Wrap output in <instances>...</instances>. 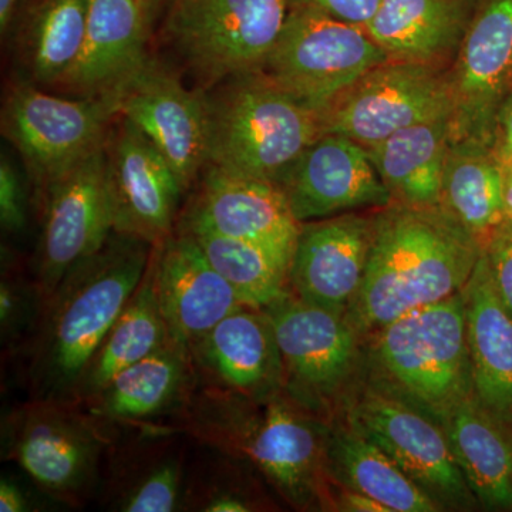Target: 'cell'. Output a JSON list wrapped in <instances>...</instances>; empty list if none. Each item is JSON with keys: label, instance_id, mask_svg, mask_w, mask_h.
<instances>
[{"label": "cell", "instance_id": "cell-1", "mask_svg": "<svg viewBox=\"0 0 512 512\" xmlns=\"http://www.w3.org/2000/svg\"><path fill=\"white\" fill-rule=\"evenodd\" d=\"M175 427L194 443L251 464L291 507L329 505L328 424L284 389L249 396L198 384Z\"/></svg>", "mask_w": 512, "mask_h": 512}, {"label": "cell", "instance_id": "cell-2", "mask_svg": "<svg viewBox=\"0 0 512 512\" xmlns=\"http://www.w3.org/2000/svg\"><path fill=\"white\" fill-rule=\"evenodd\" d=\"M153 245L113 232L42 306L25 352L32 399L70 400L97 348L146 275Z\"/></svg>", "mask_w": 512, "mask_h": 512}, {"label": "cell", "instance_id": "cell-3", "mask_svg": "<svg viewBox=\"0 0 512 512\" xmlns=\"http://www.w3.org/2000/svg\"><path fill=\"white\" fill-rule=\"evenodd\" d=\"M483 248L441 205L392 202L375 214L365 278L345 315L362 338L461 292Z\"/></svg>", "mask_w": 512, "mask_h": 512}, {"label": "cell", "instance_id": "cell-4", "mask_svg": "<svg viewBox=\"0 0 512 512\" xmlns=\"http://www.w3.org/2000/svg\"><path fill=\"white\" fill-rule=\"evenodd\" d=\"M208 97V163L229 173L279 183L320 134L315 110L264 73L232 77Z\"/></svg>", "mask_w": 512, "mask_h": 512}, {"label": "cell", "instance_id": "cell-5", "mask_svg": "<svg viewBox=\"0 0 512 512\" xmlns=\"http://www.w3.org/2000/svg\"><path fill=\"white\" fill-rule=\"evenodd\" d=\"M367 338L373 377L431 413L476 393L463 291L414 309Z\"/></svg>", "mask_w": 512, "mask_h": 512}, {"label": "cell", "instance_id": "cell-6", "mask_svg": "<svg viewBox=\"0 0 512 512\" xmlns=\"http://www.w3.org/2000/svg\"><path fill=\"white\" fill-rule=\"evenodd\" d=\"M3 456L50 497L83 507L99 493L109 431L79 403L32 399L2 424Z\"/></svg>", "mask_w": 512, "mask_h": 512}, {"label": "cell", "instance_id": "cell-7", "mask_svg": "<svg viewBox=\"0 0 512 512\" xmlns=\"http://www.w3.org/2000/svg\"><path fill=\"white\" fill-rule=\"evenodd\" d=\"M340 403L345 420L389 454L441 510L480 505L436 414L376 377Z\"/></svg>", "mask_w": 512, "mask_h": 512}, {"label": "cell", "instance_id": "cell-8", "mask_svg": "<svg viewBox=\"0 0 512 512\" xmlns=\"http://www.w3.org/2000/svg\"><path fill=\"white\" fill-rule=\"evenodd\" d=\"M291 0H173L164 32L208 82L261 72L281 36Z\"/></svg>", "mask_w": 512, "mask_h": 512}, {"label": "cell", "instance_id": "cell-9", "mask_svg": "<svg viewBox=\"0 0 512 512\" xmlns=\"http://www.w3.org/2000/svg\"><path fill=\"white\" fill-rule=\"evenodd\" d=\"M387 60L392 59L365 28L292 3L261 73L319 113L359 77Z\"/></svg>", "mask_w": 512, "mask_h": 512}, {"label": "cell", "instance_id": "cell-10", "mask_svg": "<svg viewBox=\"0 0 512 512\" xmlns=\"http://www.w3.org/2000/svg\"><path fill=\"white\" fill-rule=\"evenodd\" d=\"M116 117L110 100L52 96L22 82L6 94L2 133L25 161L40 202L53 181L104 146Z\"/></svg>", "mask_w": 512, "mask_h": 512}, {"label": "cell", "instance_id": "cell-11", "mask_svg": "<svg viewBox=\"0 0 512 512\" xmlns=\"http://www.w3.org/2000/svg\"><path fill=\"white\" fill-rule=\"evenodd\" d=\"M264 311L281 353L285 392L319 416L342 402L360 366L362 339L345 313L302 301L291 291Z\"/></svg>", "mask_w": 512, "mask_h": 512}, {"label": "cell", "instance_id": "cell-12", "mask_svg": "<svg viewBox=\"0 0 512 512\" xmlns=\"http://www.w3.org/2000/svg\"><path fill=\"white\" fill-rule=\"evenodd\" d=\"M320 134L370 148L403 128L451 116L448 76L426 64L387 60L319 111Z\"/></svg>", "mask_w": 512, "mask_h": 512}, {"label": "cell", "instance_id": "cell-13", "mask_svg": "<svg viewBox=\"0 0 512 512\" xmlns=\"http://www.w3.org/2000/svg\"><path fill=\"white\" fill-rule=\"evenodd\" d=\"M40 208L33 281L43 306L66 275L96 254L114 232L106 143L53 181Z\"/></svg>", "mask_w": 512, "mask_h": 512}, {"label": "cell", "instance_id": "cell-14", "mask_svg": "<svg viewBox=\"0 0 512 512\" xmlns=\"http://www.w3.org/2000/svg\"><path fill=\"white\" fill-rule=\"evenodd\" d=\"M111 101L117 116L158 148L187 191L208 163L207 96L185 89L173 73L148 59Z\"/></svg>", "mask_w": 512, "mask_h": 512}, {"label": "cell", "instance_id": "cell-15", "mask_svg": "<svg viewBox=\"0 0 512 512\" xmlns=\"http://www.w3.org/2000/svg\"><path fill=\"white\" fill-rule=\"evenodd\" d=\"M448 84L451 141L491 146L495 116L512 87V0H478Z\"/></svg>", "mask_w": 512, "mask_h": 512}, {"label": "cell", "instance_id": "cell-16", "mask_svg": "<svg viewBox=\"0 0 512 512\" xmlns=\"http://www.w3.org/2000/svg\"><path fill=\"white\" fill-rule=\"evenodd\" d=\"M114 232L158 245L177 228L183 187L158 148L117 116L106 140Z\"/></svg>", "mask_w": 512, "mask_h": 512}, {"label": "cell", "instance_id": "cell-17", "mask_svg": "<svg viewBox=\"0 0 512 512\" xmlns=\"http://www.w3.org/2000/svg\"><path fill=\"white\" fill-rule=\"evenodd\" d=\"M99 494L110 511H183L190 437L175 426L111 433Z\"/></svg>", "mask_w": 512, "mask_h": 512}, {"label": "cell", "instance_id": "cell-18", "mask_svg": "<svg viewBox=\"0 0 512 512\" xmlns=\"http://www.w3.org/2000/svg\"><path fill=\"white\" fill-rule=\"evenodd\" d=\"M278 185L301 224L393 202L366 148L340 134L316 138Z\"/></svg>", "mask_w": 512, "mask_h": 512}, {"label": "cell", "instance_id": "cell-19", "mask_svg": "<svg viewBox=\"0 0 512 512\" xmlns=\"http://www.w3.org/2000/svg\"><path fill=\"white\" fill-rule=\"evenodd\" d=\"M200 190L175 231H210L248 239L293 255L301 222L293 217L282 188L207 165Z\"/></svg>", "mask_w": 512, "mask_h": 512}, {"label": "cell", "instance_id": "cell-20", "mask_svg": "<svg viewBox=\"0 0 512 512\" xmlns=\"http://www.w3.org/2000/svg\"><path fill=\"white\" fill-rule=\"evenodd\" d=\"M375 235V215L345 212L303 222L291 266L289 289L302 301L346 313L365 278Z\"/></svg>", "mask_w": 512, "mask_h": 512}, {"label": "cell", "instance_id": "cell-21", "mask_svg": "<svg viewBox=\"0 0 512 512\" xmlns=\"http://www.w3.org/2000/svg\"><path fill=\"white\" fill-rule=\"evenodd\" d=\"M197 386L190 352L171 339L79 404L109 434L175 426Z\"/></svg>", "mask_w": 512, "mask_h": 512}, {"label": "cell", "instance_id": "cell-22", "mask_svg": "<svg viewBox=\"0 0 512 512\" xmlns=\"http://www.w3.org/2000/svg\"><path fill=\"white\" fill-rule=\"evenodd\" d=\"M151 262L168 333L188 352L222 319L248 308L185 232L154 245Z\"/></svg>", "mask_w": 512, "mask_h": 512}, {"label": "cell", "instance_id": "cell-23", "mask_svg": "<svg viewBox=\"0 0 512 512\" xmlns=\"http://www.w3.org/2000/svg\"><path fill=\"white\" fill-rule=\"evenodd\" d=\"M198 384L259 396L284 389V366L264 309L242 308L190 349Z\"/></svg>", "mask_w": 512, "mask_h": 512}, {"label": "cell", "instance_id": "cell-24", "mask_svg": "<svg viewBox=\"0 0 512 512\" xmlns=\"http://www.w3.org/2000/svg\"><path fill=\"white\" fill-rule=\"evenodd\" d=\"M148 37L136 0H89L82 50L57 86L73 97L113 100L150 59Z\"/></svg>", "mask_w": 512, "mask_h": 512}, {"label": "cell", "instance_id": "cell-25", "mask_svg": "<svg viewBox=\"0 0 512 512\" xmlns=\"http://www.w3.org/2000/svg\"><path fill=\"white\" fill-rule=\"evenodd\" d=\"M474 392L512 429V315L495 291L484 251L463 289Z\"/></svg>", "mask_w": 512, "mask_h": 512}, {"label": "cell", "instance_id": "cell-26", "mask_svg": "<svg viewBox=\"0 0 512 512\" xmlns=\"http://www.w3.org/2000/svg\"><path fill=\"white\" fill-rule=\"evenodd\" d=\"M478 0H383L367 33L392 60L443 69L456 56Z\"/></svg>", "mask_w": 512, "mask_h": 512}, {"label": "cell", "instance_id": "cell-27", "mask_svg": "<svg viewBox=\"0 0 512 512\" xmlns=\"http://www.w3.org/2000/svg\"><path fill=\"white\" fill-rule=\"evenodd\" d=\"M468 487L488 510H512V429L476 393L436 413Z\"/></svg>", "mask_w": 512, "mask_h": 512}, {"label": "cell", "instance_id": "cell-28", "mask_svg": "<svg viewBox=\"0 0 512 512\" xmlns=\"http://www.w3.org/2000/svg\"><path fill=\"white\" fill-rule=\"evenodd\" d=\"M325 474L329 484L369 495L390 512L441 511L389 454L346 420L328 426Z\"/></svg>", "mask_w": 512, "mask_h": 512}, {"label": "cell", "instance_id": "cell-29", "mask_svg": "<svg viewBox=\"0 0 512 512\" xmlns=\"http://www.w3.org/2000/svg\"><path fill=\"white\" fill-rule=\"evenodd\" d=\"M451 138V116L403 128L366 148L393 202L412 207L440 205Z\"/></svg>", "mask_w": 512, "mask_h": 512}, {"label": "cell", "instance_id": "cell-30", "mask_svg": "<svg viewBox=\"0 0 512 512\" xmlns=\"http://www.w3.org/2000/svg\"><path fill=\"white\" fill-rule=\"evenodd\" d=\"M503 164L484 141L456 140L448 148L440 205L485 248L505 221Z\"/></svg>", "mask_w": 512, "mask_h": 512}, {"label": "cell", "instance_id": "cell-31", "mask_svg": "<svg viewBox=\"0 0 512 512\" xmlns=\"http://www.w3.org/2000/svg\"><path fill=\"white\" fill-rule=\"evenodd\" d=\"M170 340V333L158 306L153 262L150 259L143 281L101 340L84 370L74 392L73 402H86L107 386L113 377L156 352Z\"/></svg>", "mask_w": 512, "mask_h": 512}, {"label": "cell", "instance_id": "cell-32", "mask_svg": "<svg viewBox=\"0 0 512 512\" xmlns=\"http://www.w3.org/2000/svg\"><path fill=\"white\" fill-rule=\"evenodd\" d=\"M89 0H29L18 28L20 56L33 82L57 86L76 63Z\"/></svg>", "mask_w": 512, "mask_h": 512}, {"label": "cell", "instance_id": "cell-33", "mask_svg": "<svg viewBox=\"0 0 512 512\" xmlns=\"http://www.w3.org/2000/svg\"><path fill=\"white\" fill-rule=\"evenodd\" d=\"M180 232L197 242L207 261L248 308H268L291 291L289 266L292 254L259 242L210 231Z\"/></svg>", "mask_w": 512, "mask_h": 512}, {"label": "cell", "instance_id": "cell-34", "mask_svg": "<svg viewBox=\"0 0 512 512\" xmlns=\"http://www.w3.org/2000/svg\"><path fill=\"white\" fill-rule=\"evenodd\" d=\"M197 444L188 460L183 511L251 512L261 510L255 481L261 474L241 458ZM262 478V477H261Z\"/></svg>", "mask_w": 512, "mask_h": 512}, {"label": "cell", "instance_id": "cell-35", "mask_svg": "<svg viewBox=\"0 0 512 512\" xmlns=\"http://www.w3.org/2000/svg\"><path fill=\"white\" fill-rule=\"evenodd\" d=\"M42 312V299L35 281L18 274L2 275L0 281V333L3 346L18 350L25 346Z\"/></svg>", "mask_w": 512, "mask_h": 512}, {"label": "cell", "instance_id": "cell-36", "mask_svg": "<svg viewBox=\"0 0 512 512\" xmlns=\"http://www.w3.org/2000/svg\"><path fill=\"white\" fill-rule=\"evenodd\" d=\"M491 279L501 302L512 315V224L504 221L484 248Z\"/></svg>", "mask_w": 512, "mask_h": 512}, {"label": "cell", "instance_id": "cell-37", "mask_svg": "<svg viewBox=\"0 0 512 512\" xmlns=\"http://www.w3.org/2000/svg\"><path fill=\"white\" fill-rule=\"evenodd\" d=\"M26 194L22 178L8 157L0 161V222L3 231L19 234L26 227Z\"/></svg>", "mask_w": 512, "mask_h": 512}, {"label": "cell", "instance_id": "cell-38", "mask_svg": "<svg viewBox=\"0 0 512 512\" xmlns=\"http://www.w3.org/2000/svg\"><path fill=\"white\" fill-rule=\"evenodd\" d=\"M383 0H291V3L311 6L332 18L366 28Z\"/></svg>", "mask_w": 512, "mask_h": 512}, {"label": "cell", "instance_id": "cell-39", "mask_svg": "<svg viewBox=\"0 0 512 512\" xmlns=\"http://www.w3.org/2000/svg\"><path fill=\"white\" fill-rule=\"evenodd\" d=\"M491 148L500 163H512V87L495 116Z\"/></svg>", "mask_w": 512, "mask_h": 512}, {"label": "cell", "instance_id": "cell-40", "mask_svg": "<svg viewBox=\"0 0 512 512\" xmlns=\"http://www.w3.org/2000/svg\"><path fill=\"white\" fill-rule=\"evenodd\" d=\"M332 485L329 488V505H333L338 511L349 512H390L389 508L369 495L357 493L349 488Z\"/></svg>", "mask_w": 512, "mask_h": 512}, {"label": "cell", "instance_id": "cell-41", "mask_svg": "<svg viewBox=\"0 0 512 512\" xmlns=\"http://www.w3.org/2000/svg\"><path fill=\"white\" fill-rule=\"evenodd\" d=\"M32 500L25 488L10 477L0 480V511L28 512L33 511Z\"/></svg>", "mask_w": 512, "mask_h": 512}, {"label": "cell", "instance_id": "cell-42", "mask_svg": "<svg viewBox=\"0 0 512 512\" xmlns=\"http://www.w3.org/2000/svg\"><path fill=\"white\" fill-rule=\"evenodd\" d=\"M29 0H0V33L9 37L18 28Z\"/></svg>", "mask_w": 512, "mask_h": 512}, {"label": "cell", "instance_id": "cell-43", "mask_svg": "<svg viewBox=\"0 0 512 512\" xmlns=\"http://www.w3.org/2000/svg\"><path fill=\"white\" fill-rule=\"evenodd\" d=\"M136 2L138 8H140L141 16H143L147 32L151 35L154 26H156L158 20L164 18L173 0H136Z\"/></svg>", "mask_w": 512, "mask_h": 512}, {"label": "cell", "instance_id": "cell-44", "mask_svg": "<svg viewBox=\"0 0 512 512\" xmlns=\"http://www.w3.org/2000/svg\"><path fill=\"white\" fill-rule=\"evenodd\" d=\"M503 195L505 221L512 224V163L503 165Z\"/></svg>", "mask_w": 512, "mask_h": 512}]
</instances>
